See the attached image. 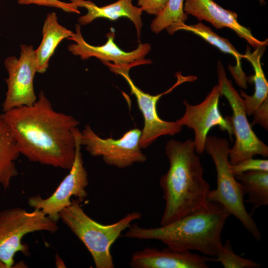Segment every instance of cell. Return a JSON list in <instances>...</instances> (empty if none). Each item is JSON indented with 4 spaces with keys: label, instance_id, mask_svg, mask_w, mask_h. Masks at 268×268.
<instances>
[{
    "label": "cell",
    "instance_id": "6da1fadb",
    "mask_svg": "<svg viewBox=\"0 0 268 268\" xmlns=\"http://www.w3.org/2000/svg\"><path fill=\"white\" fill-rule=\"evenodd\" d=\"M0 115L20 154L31 162L70 169L75 154L74 131L79 122L56 111L43 90L32 105L12 108Z\"/></svg>",
    "mask_w": 268,
    "mask_h": 268
},
{
    "label": "cell",
    "instance_id": "83f0119b",
    "mask_svg": "<svg viewBox=\"0 0 268 268\" xmlns=\"http://www.w3.org/2000/svg\"><path fill=\"white\" fill-rule=\"evenodd\" d=\"M260 0V2H261V3H262V4H263V3L264 2V0Z\"/></svg>",
    "mask_w": 268,
    "mask_h": 268
},
{
    "label": "cell",
    "instance_id": "8fae6325",
    "mask_svg": "<svg viewBox=\"0 0 268 268\" xmlns=\"http://www.w3.org/2000/svg\"><path fill=\"white\" fill-rule=\"evenodd\" d=\"M8 76L7 89L2 103V111L34 104L37 99L34 88V78L37 72V63L32 45L20 46V56L7 57L4 62Z\"/></svg>",
    "mask_w": 268,
    "mask_h": 268
},
{
    "label": "cell",
    "instance_id": "484cf974",
    "mask_svg": "<svg viewBox=\"0 0 268 268\" xmlns=\"http://www.w3.org/2000/svg\"><path fill=\"white\" fill-rule=\"evenodd\" d=\"M168 0H137V5L147 14H159L165 8Z\"/></svg>",
    "mask_w": 268,
    "mask_h": 268
},
{
    "label": "cell",
    "instance_id": "7a4b0ae2",
    "mask_svg": "<svg viewBox=\"0 0 268 268\" xmlns=\"http://www.w3.org/2000/svg\"><path fill=\"white\" fill-rule=\"evenodd\" d=\"M165 154L168 171L160 178L165 206L160 225H165L207 208L210 186L203 177V169L196 153L194 140L168 141Z\"/></svg>",
    "mask_w": 268,
    "mask_h": 268
},
{
    "label": "cell",
    "instance_id": "3957f363",
    "mask_svg": "<svg viewBox=\"0 0 268 268\" xmlns=\"http://www.w3.org/2000/svg\"><path fill=\"white\" fill-rule=\"evenodd\" d=\"M230 214L211 202L206 208L168 224L143 228L133 224L124 236L139 240H156L178 251H197L214 258L222 245L221 234Z\"/></svg>",
    "mask_w": 268,
    "mask_h": 268
},
{
    "label": "cell",
    "instance_id": "44dd1931",
    "mask_svg": "<svg viewBox=\"0 0 268 268\" xmlns=\"http://www.w3.org/2000/svg\"><path fill=\"white\" fill-rule=\"evenodd\" d=\"M242 184L245 195L246 201L252 205V211L268 204V172L251 171L235 175Z\"/></svg>",
    "mask_w": 268,
    "mask_h": 268
},
{
    "label": "cell",
    "instance_id": "ac0fdd59",
    "mask_svg": "<svg viewBox=\"0 0 268 268\" xmlns=\"http://www.w3.org/2000/svg\"><path fill=\"white\" fill-rule=\"evenodd\" d=\"M73 32L61 25L55 12L49 13L42 28V39L35 51L37 72L44 73L49 66V60L62 41L69 39Z\"/></svg>",
    "mask_w": 268,
    "mask_h": 268
},
{
    "label": "cell",
    "instance_id": "8992f818",
    "mask_svg": "<svg viewBox=\"0 0 268 268\" xmlns=\"http://www.w3.org/2000/svg\"><path fill=\"white\" fill-rule=\"evenodd\" d=\"M57 222L42 211L34 209L28 212L14 207L0 212V268H10L14 264V256L21 252L28 253L27 247L22 243L26 234L36 231H57Z\"/></svg>",
    "mask_w": 268,
    "mask_h": 268
},
{
    "label": "cell",
    "instance_id": "5bb4252c",
    "mask_svg": "<svg viewBox=\"0 0 268 268\" xmlns=\"http://www.w3.org/2000/svg\"><path fill=\"white\" fill-rule=\"evenodd\" d=\"M184 10L199 20L209 22L217 29L226 27L232 29L254 48L268 45V39L258 40L249 29L239 23L236 12L223 8L213 0H185Z\"/></svg>",
    "mask_w": 268,
    "mask_h": 268
},
{
    "label": "cell",
    "instance_id": "2e32d148",
    "mask_svg": "<svg viewBox=\"0 0 268 268\" xmlns=\"http://www.w3.org/2000/svg\"><path fill=\"white\" fill-rule=\"evenodd\" d=\"M78 7L87 9V13L79 17L78 21L80 25H85L96 18H103L116 20L122 17L129 18L135 27L137 35L139 38L142 22L141 8L134 6L132 0H118L111 4L98 6L90 0H70Z\"/></svg>",
    "mask_w": 268,
    "mask_h": 268
},
{
    "label": "cell",
    "instance_id": "d4e9b609",
    "mask_svg": "<svg viewBox=\"0 0 268 268\" xmlns=\"http://www.w3.org/2000/svg\"><path fill=\"white\" fill-rule=\"evenodd\" d=\"M20 4H36L55 7L65 12L79 13L78 7L73 2H66L60 0H17Z\"/></svg>",
    "mask_w": 268,
    "mask_h": 268
},
{
    "label": "cell",
    "instance_id": "30bf717a",
    "mask_svg": "<svg viewBox=\"0 0 268 268\" xmlns=\"http://www.w3.org/2000/svg\"><path fill=\"white\" fill-rule=\"evenodd\" d=\"M80 131H74L75 154L68 174L64 178L55 191L49 197L43 199L40 196L30 197L28 204L34 209L42 211L53 220L57 222L60 214L71 203L74 197L82 201L87 197L86 188L88 184L87 172L84 166L81 152Z\"/></svg>",
    "mask_w": 268,
    "mask_h": 268
},
{
    "label": "cell",
    "instance_id": "7402d4cb",
    "mask_svg": "<svg viewBox=\"0 0 268 268\" xmlns=\"http://www.w3.org/2000/svg\"><path fill=\"white\" fill-rule=\"evenodd\" d=\"M185 0H168L162 11L152 20L150 28L158 34L171 26L185 23L188 14L184 10Z\"/></svg>",
    "mask_w": 268,
    "mask_h": 268
},
{
    "label": "cell",
    "instance_id": "ffe728a7",
    "mask_svg": "<svg viewBox=\"0 0 268 268\" xmlns=\"http://www.w3.org/2000/svg\"><path fill=\"white\" fill-rule=\"evenodd\" d=\"M20 154L17 143L0 114V184L5 190L18 174L15 162Z\"/></svg>",
    "mask_w": 268,
    "mask_h": 268
},
{
    "label": "cell",
    "instance_id": "7c38bea8",
    "mask_svg": "<svg viewBox=\"0 0 268 268\" xmlns=\"http://www.w3.org/2000/svg\"><path fill=\"white\" fill-rule=\"evenodd\" d=\"M220 96L219 87L216 85L198 104L192 105L184 100L185 113L181 118L176 121L194 131L195 148L198 155L204 153L208 133L214 127L218 126L221 131H226L232 138L233 132L228 116L223 117L219 110Z\"/></svg>",
    "mask_w": 268,
    "mask_h": 268
},
{
    "label": "cell",
    "instance_id": "d6986e66",
    "mask_svg": "<svg viewBox=\"0 0 268 268\" xmlns=\"http://www.w3.org/2000/svg\"><path fill=\"white\" fill-rule=\"evenodd\" d=\"M267 45L255 48L252 52L247 47L243 59H247L252 65L254 69L253 80L255 91L253 95H249L242 90L240 95L243 99L247 116L253 115L258 107L268 98V82L263 71L261 60Z\"/></svg>",
    "mask_w": 268,
    "mask_h": 268
},
{
    "label": "cell",
    "instance_id": "4316f807",
    "mask_svg": "<svg viewBox=\"0 0 268 268\" xmlns=\"http://www.w3.org/2000/svg\"><path fill=\"white\" fill-rule=\"evenodd\" d=\"M251 126L259 124L265 129H268V98L266 99L253 114Z\"/></svg>",
    "mask_w": 268,
    "mask_h": 268
},
{
    "label": "cell",
    "instance_id": "52a82bcc",
    "mask_svg": "<svg viewBox=\"0 0 268 268\" xmlns=\"http://www.w3.org/2000/svg\"><path fill=\"white\" fill-rule=\"evenodd\" d=\"M218 86L221 96L227 100L232 111L228 116L232 125L235 142L230 148L229 159L231 165L260 155L268 156V146L256 135L252 129L246 111L243 99L227 77L224 67L220 62L217 67Z\"/></svg>",
    "mask_w": 268,
    "mask_h": 268
},
{
    "label": "cell",
    "instance_id": "cb8c5ba5",
    "mask_svg": "<svg viewBox=\"0 0 268 268\" xmlns=\"http://www.w3.org/2000/svg\"><path fill=\"white\" fill-rule=\"evenodd\" d=\"M231 170L234 175L251 171L268 172V160L254 159L253 157L248 158L234 165H231Z\"/></svg>",
    "mask_w": 268,
    "mask_h": 268
},
{
    "label": "cell",
    "instance_id": "e0dca14e",
    "mask_svg": "<svg viewBox=\"0 0 268 268\" xmlns=\"http://www.w3.org/2000/svg\"><path fill=\"white\" fill-rule=\"evenodd\" d=\"M166 30L169 34H173L178 30L191 32L219 49L221 52L233 56L236 60V66L235 67L229 66V70L236 83L241 87L243 88L247 87V78L241 65V60L243 59V55L237 51L228 39L220 36L214 32L210 27L201 22L192 25L181 23L169 27Z\"/></svg>",
    "mask_w": 268,
    "mask_h": 268
},
{
    "label": "cell",
    "instance_id": "277c9868",
    "mask_svg": "<svg viewBox=\"0 0 268 268\" xmlns=\"http://www.w3.org/2000/svg\"><path fill=\"white\" fill-rule=\"evenodd\" d=\"M81 202L77 199L71 200V204L61 212L60 218L84 244L96 268H114L111 253L112 244L133 221L141 218V214L134 211L115 223L104 225L85 212Z\"/></svg>",
    "mask_w": 268,
    "mask_h": 268
},
{
    "label": "cell",
    "instance_id": "603a6c76",
    "mask_svg": "<svg viewBox=\"0 0 268 268\" xmlns=\"http://www.w3.org/2000/svg\"><path fill=\"white\" fill-rule=\"evenodd\" d=\"M211 261L220 263L224 268H258L261 266L252 260L235 254L229 239L222 244L216 256L211 258Z\"/></svg>",
    "mask_w": 268,
    "mask_h": 268
},
{
    "label": "cell",
    "instance_id": "9c48e42d",
    "mask_svg": "<svg viewBox=\"0 0 268 268\" xmlns=\"http://www.w3.org/2000/svg\"><path fill=\"white\" fill-rule=\"evenodd\" d=\"M141 131L133 129L117 139L103 138L89 125L80 133L81 145L93 156H102L108 165L125 168L135 163L144 162L147 158L139 144Z\"/></svg>",
    "mask_w": 268,
    "mask_h": 268
},
{
    "label": "cell",
    "instance_id": "ba28073f",
    "mask_svg": "<svg viewBox=\"0 0 268 268\" xmlns=\"http://www.w3.org/2000/svg\"><path fill=\"white\" fill-rule=\"evenodd\" d=\"M110 70L116 74L122 75L127 81L131 94L136 100L138 108L144 119V126L141 131L139 144L141 148H146L158 137L163 135H173L182 131L183 126L177 122H169L161 119L157 113L156 106L160 98L171 92L179 85L186 82H193L197 79L194 75L184 76L181 72L176 73V82L166 91L152 95L144 92L134 83L129 75V70L132 67L129 65H121L110 62L103 63Z\"/></svg>",
    "mask_w": 268,
    "mask_h": 268
},
{
    "label": "cell",
    "instance_id": "5b68a950",
    "mask_svg": "<svg viewBox=\"0 0 268 268\" xmlns=\"http://www.w3.org/2000/svg\"><path fill=\"white\" fill-rule=\"evenodd\" d=\"M230 148L226 138L207 135L204 151L211 156L215 165L217 186L215 189L209 191L207 199L209 202L220 205L230 215L235 216L259 241L261 232L244 204L245 191L231 170L229 159Z\"/></svg>",
    "mask_w": 268,
    "mask_h": 268
},
{
    "label": "cell",
    "instance_id": "4fadbf2b",
    "mask_svg": "<svg viewBox=\"0 0 268 268\" xmlns=\"http://www.w3.org/2000/svg\"><path fill=\"white\" fill-rule=\"evenodd\" d=\"M75 29V32H73L68 39L75 43L69 44L67 48L73 55L79 56L81 59L95 57L102 62H113L115 64L131 65L133 67L151 63V60L144 59L151 49V46L148 43H139L135 50L125 52L115 43V32L113 30L107 34V41L104 44L92 46L84 39L80 24H76Z\"/></svg>",
    "mask_w": 268,
    "mask_h": 268
},
{
    "label": "cell",
    "instance_id": "9a60e30c",
    "mask_svg": "<svg viewBox=\"0 0 268 268\" xmlns=\"http://www.w3.org/2000/svg\"><path fill=\"white\" fill-rule=\"evenodd\" d=\"M211 258L181 252L167 247L163 249L145 248L134 253L130 262L133 268H207Z\"/></svg>",
    "mask_w": 268,
    "mask_h": 268
}]
</instances>
